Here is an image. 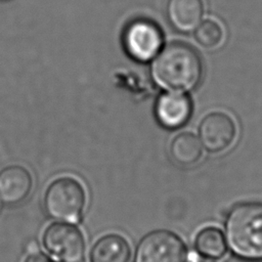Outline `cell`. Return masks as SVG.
Instances as JSON below:
<instances>
[{"instance_id":"cell-1","label":"cell","mask_w":262,"mask_h":262,"mask_svg":"<svg viewBox=\"0 0 262 262\" xmlns=\"http://www.w3.org/2000/svg\"><path fill=\"white\" fill-rule=\"evenodd\" d=\"M150 77L165 91L188 92L203 77V61L198 52L182 42L169 43L150 61Z\"/></svg>"},{"instance_id":"cell-2","label":"cell","mask_w":262,"mask_h":262,"mask_svg":"<svg viewBox=\"0 0 262 262\" xmlns=\"http://www.w3.org/2000/svg\"><path fill=\"white\" fill-rule=\"evenodd\" d=\"M226 241L231 251L248 261L262 260V204L236 205L225 223Z\"/></svg>"},{"instance_id":"cell-3","label":"cell","mask_w":262,"mask_h":262,"mask_svg":"<svg viewBox=\"0 0 262 262\" xmlns=\"http://www.w3.org/2000/svg\"><path fill=\"white\" fill-rule=\"evenodd\" d=\"M86 203L84 186L72 176H61L51 181L43 198L44 210L50 218L70 223L81 219Z\"/></svg>"},{"instance_id":"cell-4","label":"cell","mask_w":262,"mask_h":262,"mask_svg":"<svg viewBox=\"0 0 262 262\" xmlns=\"http://www.w3.org/2000/svg\"><path fill=\"white\" fill-rule=\"evenodd\" d=\"M45 250L60 262H82L86 244L81 229L67 222L49 224L42 235Z\"/></svg>"},{"instance_id":"cell-5","label":"cell","mask_w":262,"mask_h":262,"mask_svg":"<svg viewBox=\"0 0 262 262\" xmlns=\"http://www.w3.org/2000/svg\"><path fill=\"white\" fill-rule=\"evenodd\" d=\"M123 44L131 58L139 62H148L164 46L163 33L154 21L138 18L126 27Z\"/></svg>"},{"instance_id":"cell-6","label":"cell","mask_w":262,"mask_h":262,"mask_svg":"<svg viewBox=\"0 0 262 262\" xmlns=\"http://www.w3.org/2000/svg\"><path fill=\"white\" fill-rule=\"evenodd\" d=\"M187 250L182 239L168 230H155L139 242L135 262H186Z\"/></svg>"},{"instance_id":"cell-7","label":"cell","mask_w":262,"mask_h":262,"mask_svg":"<svg viewBox=\"0 0 262 262\" xmlns=\"http://www.w3.org/2000/svg\"><path fill=\"white\" fill-rule=\"evenodd\" d=\"M237 133L233 118L227 113L215 111L207 114L199 126V138L210 152L227 149L235 140Z\"/></svg>"},{"instance_id":"cell-8","label":"cell","mask_w":262,"mask_h":262,"mask_svg":"<svg viewBox=\"0 0 262 262\" xmlns=\"http://www.w3.org/2000/svg\"><path fill=\"white\" fill-rule=\"evenodd\" d=\"M191 100L184 92L165 91L155 105V114L159 123L168 129H176L184 125L191 115Z\"/></svg>"},{"instance_id":"cell-9","label":"cell","mask_w":262,"mask_h":262,"mask_svg":"<svg viewBox=\"0 0 262 262\" xmlns=\"http://www.w3.org/2000/svg\"><path fill=\"white\" fill-rule=\"evenodd\" d=\"M32 188L33 177L27 168L11 165L0 171V201L3 204L14 206L23 203Z\"/></svg>"},{"instance_id":"cell-10","label":"cell","mask_w":262,"mask_h":262,"mask_svg":"<svg viewBox=\"0 0 262 262\" xmlns=\"http://www.w3.org/2000/svg\"><path fill=\"white\" fill-rule=\"evenodd\" d=\"M205 12L203 0H168L166 14L171 26L181 32L194 31Z\"/></svg>"},{"instance_id":"cell-11","label":"cell","mask_w":262,"mask_h":262,"mask_svg":"<svg viewBox=\"0 0 262 262\" xmlns=\"http://www.w3.org/2000/svg\"><path fill=\"white\" fill-rule=\"evenodd\" d=\"M131 249L128 241L119 233H107L93 244L90 262H129Z\"/></svg>"},{"instance_id":"cell-12","label":"cell","mask_w":262,"mask_h":262,"mask_svg":"<svg viewBox=\"0 0 262 262\" xmlns=\"http://www.w3.org/2000/svg\"><path fill=\"white\" fill-rule=\"evenodd\" d=\"M203 155L200 138L189 131L176 134L170 142V156L180 166L188 167L196 164Z\"/></svg>"},{"instance_id":"cell-13","label":"cell","mask_w":262,"mask_h":262,"mask_svg":"<svg viewBox=\"0 0 262 262\" xmlns=\"http://www.w3.org/2000/svg\"><path fill=\"white\" fill-rule=\"evenodd\" d=\"M194 245L199 253L215 259L223 257L227 250L223 233L214 226L203 228L196 234Z\"/></svg>"},{"instance_id":"cell-14","label":"cell","mask_w":262,"mask_h":262,"mask_svg":"<svg viewBox=\"0 0 262 262\" xmlns=\"http://www.w3.org/2000/svg\"><path fill=\"white\" fill-rule=\"evenodd\" d=\"M193 37L201 47L211 50L222 45L225 39V31L220 21L215 18L208 17L202 19L194 29Z\"/></svg>"},{"instance_id":"cell-15","label":"cell","mask_w":262,"mask_h":262,"mask_svg":"<svg viewBox=\"0 0 262 262\" xmlns=\"http://www.w3.org/2000/svg\"><path fill=\"white\" fill-rule=\"evenodd\" d=\"M24 262H53L48 256H46L43 253L37 252V253H33L30 254Z\"/></svg>"},{"instance_id":"cell-16","label":"cell","mask_w":262,"mask_h":262,"mask_svg":"<svg viewBox=\"0 0 262 262\" xmlns=\"http://www.w3.org/2000/svg\"><path fill=\"white\" fill-rule=\"evenodd\" d=\"M27 251H28L30 254L39 252V245L37 244V242L32 241V242L28 243V245H27Z\"/></svg>"},{"instance_id":"cell-17","label":"cell","mask_w":262,"mask_h":262,"mask_svg":"<svg viewBox=\"0 0 262 262\" xmlns=\"http://www.w3.org/2000/svg\"><path fill=\"white\" fill-rule=\"evenodd\" d=\"M192 262H214L210 259H205V258H198L196 260H193Z\"/></svg>"},{"instance_id":"cell-18","label":"cell","mask_w":262,"mask_h":262,"mask_svg":"<svg viewBox=\"0 0 262 262\" xmlns=\"http://www.w3.org/2000/svg\"><path fill=\"white\" fill-rule=\"evenodd\" d=\"M0 1H5V0H0Z\"/></svg>"}]
</instances>
